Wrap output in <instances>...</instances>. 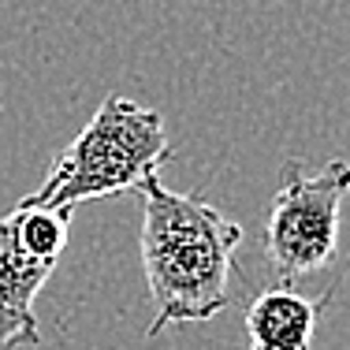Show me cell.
Wrapping results in <instances>:
<instances>
[{
	"instance_id": "6da1fadb",
	"label": "cell",
	"mask_w": 350,
	"mask_h": 350,
	"mask_svg": "<svg viewBox=\"0 0 350 350\" xmlns=\"http://www.w3.org/2000/svg\"><path fill=\"white\" fill-rule=\"evenodd\" d=\"M142 194V272L153 321L146 339L172 324L209 321L231 302L235 250L243 228L198 194H179L161 175L138 187Z\"/></svg>"
},
{
	"instance_id": "7a4b0ae2",
	"label": "cell",
	"mask_w": 350,
	"mask_h": 350,
	"mask_svg": "<svg viewBox=\"0 0 350 350\" xmlns=\"http://www.w3.org/2000/svg\"><path fill=\"white\" fill-rule=\"evenodd\" d=\"M172 161L164 116L131 97H105L94 120L53 161L45 183L23 205L75 213V205L97 198H120L138 190Z\"/></svg>"
},
{
	"instance_id": "3957f363",
	"label": "cell",
	"mask_w": 350,
	"mask_h": 350,
	"mask_svg": "<svg viewBox=\"0 0 350 350\" xmlns=\"http://www.w3.org/2000/svg\"><path fill=\"white\" fill-rule=\"evenodd\" d=\"M347 194L350 161H328L321 172H306L302 161H287L265 224V257L283 287L328 269Z\"/></svg>"
},
{
	"instance_id": "277c9868",
	"label": "cell",
	"mask_w": 350,
	"mask_h": 350,
	"mask_svg": "<svg viewBox=\"0 0 350 350\" xmlns=\"http://www.w3.org/2000/svg\"><path fill=\"white\" fill-rule=\"evenodd\" d=\"M56 261L30 257L15 239V216H0V350L41 347L34 298L53 276Z\"/></svg>"
},
{
	"instance_id": "5b68a950",
	"label": "cell",
	"mask_w": 350,
	"mask_h": 350,
	"mask_svg": "<svg viewBox=\"0 0 350 350\" xmlns=\"http://www.w3.org/2000/svg\"><path fill=\"white\" fill-rule=\"evenodd\" d=\"M328 298H306L295 287H269L250 302L246 310V336L254 350H310L317 317Z\"/></svg>"
},
{
	"instance_id": "8992f818",
	"label": "cell",
	"mask_w": 350,
	"mask_h": 350,
	"mask_svg": "<svg viewBox=\"0 0 350 350\" xmlns=\"http://www.w3.org/2000/svg\"><path fill=\"white\" fill-rule=\"evenodd\" d=\"M15 239L30 257L41 261H60L71 235V213L64 209H41V205H15Z\"/></svg>"
},
{
	"instance_id": "52a82bcc",
	"label": "cell",
	"mask_w": 350,
	"mask_h": 350,
	"mask_svg": "<svg viewBox=\"0 0 350 350\" xmlns=\"http://www.w3.org/2000/svg\"><path fill=\"white\" fill-rule=\"evenodd\" d=\"M250 350H254V347H250Z\"/></svg>"
}]
</instances>
